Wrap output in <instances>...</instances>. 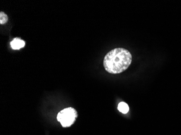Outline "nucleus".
Returning <instances> with one entry per match:
<instances>
[{
	"mask_svg": "<svg viewBox=\"0 0 181 135\" xmlns=\"http://www.w3.org/2000/svg\"><path fill=\"white\" fill-rule=\"evenodd\" d=\"M132 61V56L129 50L118 48L106 54L104 58L103 65L108 73L118 74L127 70Z\"/></svg>",
	"mask_w": 181,
	"mask_h": 135,
	"instance_id": "nucleus-1",
	"label": "nucleus"
},
{
	"mask_svg": "<svg viewBox=\"0 0 181 135\" xmlns=\"http://www.w3.org/2000/svg\"><path fill=\"white\" fill-rule=\"evenodd\" d=\"M78 116L77 110L72 107H69L63 109L58 113L57 120L61 123L62 127H69L74 123Z\"/></svg>",
	"mask_w": 181,
	"mask_h": 135,
	"instance_id": "nucleus-2",
	"label": "nucleus"
},
{
	"mask_svg": "<svg viewBox=\"0 0 181 135\" xmlns=\"http://www.w3.org/2000/svg\"><path fill=\"white\" fill-rule=\"evenodd\" d=\"M10 45L14 50H19L25 46V42L19 38H15L10 42Z\"/></svg>",
	"mask_w": 181,
	"mask_h": 135,
	"instance_id": "nucleus-3",
	"label": "nucleus"
},
{
	"mask_svg": "<svg viewBox=\"0 0 181 135\" xmlns=\"http://www.w3.org/2000/svg\"><path fill=\"white\" fill-rule=\"evenodd\" d=\"M118 110L124 114H126L129 111V107L127 103L122 102L118 104Z\"/></svg>",
	"mask_w": 181,
	"mask_h": 135,
	"instance_id": "nucleus-4",
	"label": "nucleus"
},
{
	"mask_svg": "<svg viewBox=\"0 0 181 135\" xmlns=\"http://www.w3.org/2000/svg\"><path fill=\"white\" fill-rule=\"evenodd\" d=\"M8 21V17L4 12H0V24H3L7 23Z\"/></svg>",
	"mask_w": 181,
	"mask_h": 135,
	"instance_id": "nucleus-5",
	"label": "nucleus"
}]
</instances>
